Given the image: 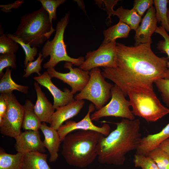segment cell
Listing matches in <instances>:
<instances>
[{"label": "cell", "mask_w": 169, "mask_h": 169, "mask_svg": "<svg viewBox=\"0 0 169 169\" xmlns=\"http://www.w3.org/2000/svg\"><path fill=\"white\" fill-rule=\"evenodd\" d=\"M151 44L129 46L117 43L116 67L102 68L104 77L113 82L125 97L133 89L153 90L155 82L164 78L168 58L156 55Z\"/></svg>", "instance_id": "6da1fadb"}, {"label": "cell", "mask_w": 169, "mask_h": 169, "mask_svg": "<svg viewBox=\"0 0 169 169\" xmlns=\"http://www.w3.org/2000/svg\"><path fill=\"white\" fill-rule=\"evenodd\" d=\"M115 124L116 128L106 136L102 135L99 140L97 154L100 164L122 165L127 154L140 144L142 137L139 119L123 118Z\"/></svg>", "instance_id": "7a4b0ae2"}, {"label": "cell", "mask_w": 169, "mask_h": 169, "mask_svg": "<svg viewBox=\"0 0 169 169\" xmlns=\"http://www.w3.org/2000/svg\"><path fill=\"white\" fill-rule=\"evenodd\" d=\"M102 135L92 131L79 130L69 133L63 141L62 154L69 165L85 168L97 157L98 145Z\"/></svg>", "instance_id": "3957f363"}, {"label": "cell", "mask_w": 169, "mask_h": 169, "mask_svg": "<svg viewBox=\"0 0 169 169\" xmlns=\"http://www.w3.org/2000/svg\"><path fill=\"white\" fill-rule=\"evenodd\" d=\"M55 30L50 22L47 12L42 7L22 16L13 34L31 47L38 48L49 40Z\"/></svg>", "instance_id": "277c9868"}, {"label": "cell", "mask_w": 169, "mask_h": 169, "mask_svg": "<svg viewBox=\"0 0 169 169\" xmlns=\"http://www.w3.org/2000/svg\"><path fill=\"white\" fill-rule=\"evenodd\" d=\"M127 95L133 114L147 122H155L169 114V109L161 103L153 90L133 89Z\"/></svg>", "instance_id": "5b68a950"}, {"label": "cell", "mask_w": 169, "mask_h": 169, "mask_svg": "<svg viewBox=\"0 0 169 169\" xmlns=\"http://www.w3.org/2000/svg\"><path fill=\"white\" fill-rule=\"evenodd\" d=\"M69 18L70 14L68 12L57 23L55 34L53 39L51 41L48 40L42 48L41 53L43 58H45L49 56L50 57L49 61L43 65L45 69L54 68L59 63L63 61L70 62L74 66L79 67L85 60L84 57L73 58L67 53L64 34Z\"/></svg>", "instance_id": "8992f818"}, {"label": "cell", "mask_w": 169, "mask_h": 169, "mask_svg": "<svg viewBox=\"0 0 169 169\" xmlns=\"http://www.w3.org/2000/svg\"><path fill=\"white\" fill-rule=\"evenodd\" d=\"M90 79L84 89L74 97L75 100H88L98 110L104 107L111 97V89L113 86L108 82L99 68L89 72Z\"/></svg>", "instance_id": "52a82bcc"}, {"label": "cell", "mask_w": 169, "mask_h": 169, "mask_svg": "<svg viewBox=\"0 0 169 169\" xmlns=\"http://www.w3.org/2000/svg\"><path fill=\"white\" fill-rule=\"evenodd\" d=\"M111 99L102 108L93 113L90 116L92 120L97 121L101 118L107 116L120 117L130 120L135 119V116L130 110L129 101L120 89L116 84L111 89Z\"/></svg>", "instance_id": "ba28073f"}, {"label": "cell", "mask_w": 169, "mask_h": 169, "mask_svg": "<svg viewBox=\"0 0 169 169\" xmlns=\"http://www.w3.org/2000/svg\"><path fill=\"white\" fill-rule=\"evenodd\" d=\"M4 94L8 106L6 114L0 123V131L3 135L15 139L21 132L24 108L13 93Z\"/></svg>", "instance_id": "9c48e42d"}, {"label": "cell", "mask_w": 169, "mask_h": 169, "mask_svg": "<svg viewBox=\"0 0 169 169\" xmlns=\"http://www.w3.org/2000/svg\"><path fill=\"white\" fill-rule=\"evenodd\" d=\"M115 40L101 45L96 50L87 53L85 60L79 67L89 71L99 67H116L117 53Z\"/></svg>", "instance_id": "30bf717a"}, {"label": "cell", "mask_w": 169, "mask_h": 169, "mask_svg": "<svg viewBox=\"0 0 169 169\" xmlns=\"http://www.w3.org/2000/svg\"><path fill=\"white\" fill-rule=\"evenodd\" d=\"M73 64L66 62L64 68L68 69L69 72L63 73L56 71L54 68L47 69V71L51 78H55L67 84L71 88V93L74 95L80 92L85 87L90 78L89 71L79 68H73Z\"/></svg>", "instance_id": "8fae6325"}, {"label": "cell", "mask_w": 169, "mask_h": 169, "mask_svg": "<svg viewBox=\"0 0 169 169\" xmlns=\"http://www.w3.org/2000/svg\"><path fill=\"white\" fill-rule=\"evenodd\" d=\"M95 106L92 103L89 107L88 110L84 117L80 121L76 122L73 120H67L64 124L61 125L57 130L61 141L66 136L75 130L92 131L101 133L104 136H107L110 133V127L106 123L101 127L95 125L92 122L90 113L95 110Z\"/></svg>", "instance_id": "7c38bea8"}, {"label": "cell", "mask_w": 169, "mask_h": 169, "mask_svg": "<svg viewBox=\"0 0 169 169\" xmlns=\"http://www.w3.org/2000/svg\"><path fill=\"white\" fill-rule=\"evenodd\" d=\"M51 78L47 71L44 72L40 76L35 77L34 79L41 85L46 88L53 95V106L55 110L69 104L75 100L71 90L65 88L62 91L53 83Z\"/></svg>", "instance_id": "4fadbf2b"}, {"label": "cell", "mask_w": 169, "mask_h": 169, "mask_svg": "<svg viewBox=\"0 0 169 169\" xmlns=\"http://www.w3.org/2000/svg\"><path fill=\"white\" fill-rule=\"evenodd\" d=\"M15 139V148L17 152L25 154L39 152L44 153L46 151L38 131H25L21 132Z\"/></svg>", "instance_id": "5bb4252c"}, {"label": "cell", "mask_w": 169, "mask_h": 169, "mask_svg": "<svg viewBox=\"0 0 169 169\" xmlns=\"http://www.w3.org/2000/svg\"><path fill=\"white\" fill-rule=\"evenodd\" d=\"M157 22L156 10L152 6L148 9L142 19L141 24L135 30V46L141 44L152 43L151 36L158 27Z\"/></svg>", "instance_id": "9a60e30c"}, {"label": "cell", "mask_w": 169, "mask_h": 169, "mask_svg": "<svg viewBox=\"0 0 169 169\" xmlns=\"http://www.w3.org/2000/svg\"><path fill=\"white\" fill-rule=\"evenodd\" d=\"M83 100H74L69 104L56 109L51 120L50 126L58 130L63 123L77 115L84 107Z\"/></svg>", "instance_id": "2e32d148"}, {"label": "cell", "mask_w": 169, "mask_h": 169, "mask_svg": "<svg viewBox=\"0 0 169 169\" xmlns=\"http://www.w3.org/2000/svg\"><path fill=\"white\" fill-rule=\"evenodd\" d=\"M33 85L37 96L34 106V112L41 122L50 124L55 109L42 91L39 84L35 82Z\"/></svg>", "instance_id": "e0dca14e"}, {"label": "cell", "mask_w": 169, "mask_h": 169, "mask_svg": "<svg viewBox=\"0 0 169 169\" xmlns=\"http://www.w3.org/2000/svg\"><path fill=\"white\" fill-rule=\"evenodd\" d=\"M169 138V123L160 132L142 138L136 154L148 156L151 151Z\"/></svg>", "instance_id": "ac0fdd59"}, {"label": "cell", "mask_w": 169, "mask_h": 169, "mask_svg": "<svg viewBox=\"0 0 169 169\" xmlns=\"http://www.w3.org/2000/svg\"><path fill=\"white\" fill-rule=\"evenodd\" d=\"M40 129L44 136L43 141L44 146L50 155L49 161L54 162L58 157V152L61 142L58 131L48 126L45 122L42 124Z\"/></svg>", "instance_id": "d6986e66"}, {"label": "cell", "mask_w": 169, "mask_h": 169, "mask_svg": "<svg viewBox=\"0 0 169 169\" xmlns=\"http://www.w3.org/2000/svg\"><path fill=\"white\" fill-rule=\"evenodd\" d=\"M47 154L39 152L24 154L22 169H51L47 162Z\"/></svg>", "instance_id": "ffe728a7"}, {"label": "cell", "mask_w": 169, "mask_h": 169, "mask_svg": "<svg viewBox=\"0 0 169 169\" xmlns=\"http://www.w3.org/2000/svg\"><path fill=\"white\" fill-rule=\"evenodd\" d=\"M34 105L31 100H27L23 105L24 112L22 128L25 131H38L41 126L42 122L34 112Z\"/></svg>", "instance_id": "44dd1931"}, {"label": "cell", "mask_w": 169, "mask_h": 169, "mask_svg": "<svg viewBox=\"0 0 169 169\" xmlns=\"http://www.w3.org/2000/svg\"><path fill=\"white\" fill-rule=\"evenodd\" d=\"M131 29L127 24L119 21L116 24L103 31L104 38L101 44H107L118 38H127Z\"/></svg>", "instance_id": "7402d4cb"}, {"label": "cell", "mask_w": 169, "mask_h": 169, "mask_svg": "<svg viewBox=\"0 0 169 169\" xmlns=\"http://www.w3.org/2000/svg\"><path fill=\"white\" fill-rule=\"evenodd\" d=\"M111 15L116 16L119 19V21L126 24L131 29L135 31L139 26L141 19V17L132 8L125 9L121 6L115 11L113 10Z\"/></svg>", "instance_id": "603a6c76"}, {"label": "cell", "mask_w": 169, "mask_h": 169, "mask_svg": "<svg viewBox=\"0 0 169 169\" xmlns=\"http://www.w3.org/2000/svg\"><path fill=\"white\" fill-rule=\"evenodd\" d=\"M12 69L6 68L5 73L1 77L0 80V94H8L13 93L14 90L27 94L28 92V86L21 85L16 83L11 77Z\"/></svg>", "instance_id": "cb8c5ba5"}, {"label": "cell", "mask_w": 169, "mask_h": 169, "mask_svg": "<svg viewBox=\"0 0 169 169\" xmlns=\"http://www.w3.org/2000/svg\"><path fill=\"white\" fill-rule=\"evenodd\" d=\"M24 154H8L1 149L0 169H22Z\"/></svg>", "instance_id": "d4e9b609"}, {"label": "cell", "mask_w": 169, "mask_h": 169, "mask_svg": "<svg viewBox=\"0 0 169 169\" xmlns=\"http://www.w3.org/2000/svg\"><path fill=\"white\" fill-rule=\"evenodd\" d=\"M153 2L157 22L161 23V26L169 33V24L167 15L168 0H154Z\"/></svg>", "instance_id": "484cf974"}, {"label": "cell", "mask_w": 169, "mask_h": 169, "mask_svg": "<svg viewBox=\"0 0 169 169\" xmlns=\"http://www.w3.org/2000/svg\"><path fill=\"white\" fill-rule=\"evenodd\" d=\"M6 34L8 37L19 44L23 50L25 55L23 63L25 68L28 62L34 61V57L38 54L37 47H31L29 44L25 43L21 39L13 34L10 33Z\"/></svg>", "instance_id": "4316f807"}, {"label": "cell", "mask_w": 169, "mask_h": 169, "mask_svg": "<svg viewBox=\"0 0 169 169\" xmlns=\"http://www.w3.org/2000/svg\"><path fill=\"white\" fill-rule=\"evenodd\" d=\"M155 33L160 35L164 39L159 41L157 44V48L161 52L166 53L168 55V61L167 69L165 73L164 79H169V35L166 30L161 26L157 27Z\"/></svg>", "instance_id": "83f0119b"}, {"label": "cell", "mask_w": 169, "mask_h": 169, "mask_svg": "<svg viewBox=\"0 0 169 169\" xmlns=\"http://www.w3.org/2000/svg\"><path fill=\"white\" fill-rule=\"evenodd\" d=\"M156 163L159 169H169V155L159 147L148 156Z\"/></svg>", "instance_id": "f1b7e54d"}, {"label": "cell", "mask_w": 169, "mask_h": 169, "mask_svg": "<svg viewBox=\"0 0 169 169\" xmlns=\"http://www.w3.org/2000/svg\"><path fill=\"white\" fill-rule=\"evenodd\" d=\"M42 4V7L47 12L50 22L52 26V20L57 19L56 10L60 5L64 3L65 0H38Z\"/></svg>", "instance_id": "f546056e"}, {"label": "cell", "mask_w": 169, "mask_h": 169, "mask_svg": "<svg viewBox=\"0 0 169 169\" xmlns=\"http://www.w3.org/2000/svg\"><path fill=\"white\" fill-rule=\"evenodd\" d=\"M18 44L6 33L2 34L0 36V54H15L18 49Z\"/></svg>", "instance_id": "4dcf8cb0"}, {"label": "cell", "mask_w": 169, "mask_h": 169, "mask_svg": "<svg viewBox=\"0 0 169 169\" xmlns=\"http://www.w3.org/2000/svg\"><path fill=\"white\" fill-rule=\"evenodd\" d=\"M133 161L135 167L141 169H159L154 161L148 156L136 154Z\"/></svg>", "instance_id": "1f68e13d"}, {"label": "cell", "mask_w": 169, "mask_h": 169, "mask_svg": "<svg viewBox=\"0 0 169 169\" xmlns=\"http://www.w3.org/2000/svg\"><path fill=\"white\" fill-rule=\"evenodd\" d=\"M43 60L42 54L40 52L36 60L28 63L25 67L26 68L23 77L28 78L34 73H36L38 76L40 75V72L42 69L41 64Z\"/></svg>", "instance_id": "d6a6232c"}, {"label": "cell", "mask_w": 169, "mask_h": 169, "mask_svg": "<svg viewBox=\"0 0 169 169\" xmlns=\"http://www.w3.org/2000/svg\"><path fill=\"white\" fill-rule=\"evenodd\" d=\"M11 67L15 69L17 67L16 56L14 54L6 53L0 54V76L4 74L3 70L5 68Z\"/></svg>", "instance_id": "836d02e7"}, {"label": "cell", "mask_w": 169, "mask_h": 169, "mask_svg": "<svg viewBox=\"0 0 169 169\" xmlns=\"http://www.w3.org/2000/svg\"><path fill=\"white\" fill-rule=\"evenodd\" d=\"M158 90L161 93L162 100L169 107V79H159L154 83Z\"/></svg>", "instance_id": "e575fe53"}, {"label": "cell", "mask_w": 169, "mask_h": 169, "mask_svg": "<svg viewBox=\"0 0 169 169\" xmlns=\"http://www.w3.org/2000/svg\"><path fill=\"white\" fill-rule=\"evenodd\" d=\"M154 4L152 0H135L132 8L141 17L145 11Z\"/></svg>", "instance_id": "d590c367"}, {"label": "cell", "mask_w": 169, "mask_h": 169, "mask_svg": "<svg viewBox=\"0 0 169 169\" xmlns=\"http://www.w3.org/2000/svg\"><path fill=\"white\" fill-rule=\"evenodd\" d=\"M119 1L118 0H102L103 3H104L105 8L103 9L106 11L108 17L107 18L106 22V24H110L111 23V18L112 11L114 10L113 7L117 4Z\"/></svg>", "instance_id": "8d00e7d4"}, {"label": "cell", "mask_w": 169, "mask_h": 169, "mask_svg": "<svg viewBox=\"0 0 169 169\" xmlns=\"http://www.w3.org/2000/svg\"><path fill=\"white\" fill-rule=\"evenodd\" d=\"M8 103L5 94H0V123L6 114L7 110Z\"/></svg>", "instance_id": "74e56055"}, {"label": "cell", "mask_w": 169, "mask_h": 169, "mask_svg": "<svg viewBox=\"0 0 169 169\" xmlns=\"http://www.w3.org/2000/svg\"><path fill=\"white\" fill-rule=\"evenodd\" d=\"M158 147L169 155V138L161 143Z\"/></svg>", "instance_id": "f35d334b"}, {"label": "cell", "mask_w": 169, "mask_h": 169, "mask_svg": "<svg viewBox=\"0 0 169 169\" xmlns=\"http://www.w3.org/2000/svg\"><path fill=\"white\" fill-rule=\"evenodd\" d=\"M167 15L168 21L169 24V8H168V9H167Z\"/></svg>", "instance_id": "ab89813d"}, {"label": "cell", "mask_w": 169, "mask_h": 169, "mask_svg": "<svg viewBox=\"0 0 169 169\" xmlns=\"http://www.w3.org/2000/svg\"><path fill=\"white\" fill-rule=\"evenodd\" d=\"M168 4L169 5V0H168Z\"/></svg>", "instance_id": "60d3db41"}]
</instances>
